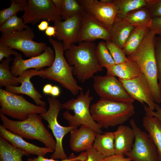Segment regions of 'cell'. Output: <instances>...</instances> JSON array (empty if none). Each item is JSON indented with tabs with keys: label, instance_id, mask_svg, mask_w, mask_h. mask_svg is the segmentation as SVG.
<instances>
[{
	"label": "cell",
	"instance_id": "11",
	"mask_svg": "<svg viewBox=\"0 0 161 161\" xmlns=\"http://www.w3.org/2000/svg\"><path fill=\"white\" fill-rule=\"evenodd\" d=\"M130 124L135 139L131 150L124 155L132 161H159L156 147L148 133L138 127L133 119L130 120Z\"/></svg>",
	"mask_w": 161,
	"mask_h": 161
},
{
	"label": "cell",
	"instance_id": "38",
	"mask_svg": "<svg viewBox=\"0 0 161 161\" xmlns=\"http://www.w3.org/2000/svg\"><path fill=\"white\" fill-rule=\"evenodd\" d=\"M19 53L9 46L0 43V61H2L4 58H7L11 55L16 56Z\"/></svg>",
	"mask_w": 161,
	"mask_h": 161
},
{
	"label": "cell",
	"instance_id": "35",
	"mask_svg": "<svg viewBox=\"0 0 161 161\" xmlns=\"http://www.w3.org/2000/svg\"><path fill=\"white\" fill-rule=\"evenodd\" d=\"M105 42L115 64H121L128 61V58L123 48L111 41H107Z\"/></svg>",
	"mask_w": 161,
	"mask_h": 161
},
{
	"label": "cell",
	"instance_id": "34",
	"mask_svg": "<svg viewBox=\"0 0 161 161\" xmlns=\"http://www.w3.org/2000/svg\"><path fill=\"white\" fill-rule=\"evenodd\" d=\"M29 26L25 24L22 18L17 15L11 17L0 25V31L2 34H8L22 30Z\"/></svg>",
	"mask_w": 161,
	"mask_h": 161
},
{
	"label": "cell",
	"instance_id": "44",
	"mask_svg": "<svg viewBox=\"0 0 161 161\" xmlns=\"http://www.w3.org/2000/svg\"><path fill=\"white\" fill-rule=\"evenodd\" d=\"M69 159L68 158L65 160L60 161L55 160L52 159H48L45 158L44 157L42 156H38L36 158H29L27 159V161H68Z\"/></svg>",
	"mask_w": 161,
	"mask_h": 161
},
{
	"label": "cell",
	"instance_id": "45",
	"mask_svg": "<svg viewBox=\"0 0 161 161\" xmlns=\"http://www.w3.org/2000/svg\"><path fill=\"white\" fill-rule=\"evenodd\" d=\"M55 28L54 26H49L45 31L46 35L50 38L52 36L55 37Z\"/></svg>",
	"mask_w": 161,
	"mask_h": 161
},
{
	"label": "cell",
	"instance_id": "15",
	"mask_svg": "<svg viewBox=\"0 0 161 161\" xmlns=\"http://www.w3.org/2000/svg\"><path fill=\"white\" fill-rule=\"evenodd\" d=\"M86 12L106 26L110 27L115 21L118 13L117 6L113 1L101 0H79Z\"/></svg>",
	"mask_w": 161,
	"mask_h": 161
},
{
	"label": "cell",
	"instance_id": "6",
	"mask_svg": "<svg viewBox=\"0 0 161 161\" xmlns=\"http://www.w3.org/2000/svg\"><path fill=\"white\" fill-rule=\"evenodd\" d=\"M90 90L87 89L85 93L80 91L76 98H72L62 104V108L66 109L63 114V118L69 126H78L85 125L96 133L103 134L101 127L93 120L90 112V104L93 99Z\"/></svg>",
	"mask_w": 161,
	"mask_h": 161
},
{
	"label": "cell",
	"instance_id": "29",
	"mask_svg": "<svg viewBox=\"0 0 161 161\" xmlns=\"http://www.w3.org/2000/svg\"><path fill=\"white\" fill-rule=\"evenodd\" d=\"M29 155L0 137V161H23V156Z\"/></svg>",
	"mask_w": 161,
	"mask_h": 161
},
{
	"label": "cell",
	"instance_id": "26",
	"mask_svg": "<svg viewBox=\"0 0 161 161\" xmlns=\"http://www.w3.org/2000/svg\"><path fill=\"white\" fill-rule=\"evenodd\" d=\"M92 147L105 157L115 154L113 132L97 133Z\"/></svg>",
	"mask_w": 161,
	"mask_h": 161
},
{
	"label": "cell",
	"instance_id": "25",
	"mask_svg": "<svg viewBox=\"0 0 161 161\" xmlns=\"http://www.w3.org/2000/svg\"><path fill=\"white\" fill-rule=\"evenodd\" d=\"M55 7L59 12L64 21L85 12L78 0H52Z\"/></svg>",
	"mask_w": 161,
	"mask_h": 161
},
{
	"label": "cell",
	"instance_id": "1",
	"mask_svg": "<svg viewBox=\"0 0 161 161\" xmlns=\"http://www.w3.org/2000/svg\"><path fill=\"white\" fill-rule=\"evenodd\" d=\"M96 46L94 42L85 41L79 43L78 45L73 44L65 51L66 60L73 67V75L82 83L103 70L96 57Z\"/></svg>",
	"mask_w": 161,
	"mask_h": 161
},
{
	"label": "cell",
	"instance_id": "40",
	"mask_svg": "<svg viewBox=\"0 0 161 161\" xmlns=\"http://www.w3.org/2000/svg\"><path fill=\"white\" fill-rule=\"evenodd\" d=\"M151 31L155 34L161 35V17L152 18Z\"/></svg>",
	"mask_w": 161,
	"mask_h": 161
},
{
	"label": "cell",
	"instance_id": "13",
	"mask_svg": "<svg viewBox=\"0 0 161 161\" xmlns=\"http://www.w3.org/2000/svg\"><path fill=\"white\" fill-rule=\"evenodd\" d=\"M98 39L110 41V28L85 12L82 14L77 42H94Z\"/></svg>",
	"mask_w": 161,
	"mask_h": 161
},
{
	"label": "cell",
	"instance_id": "41",
	"mask_svg": "<svg viewBox=\"0 0 161 161\" xmlns=\"http://www.w3.org/2000/svg\"><path fill=\"white\" fill-rule=\"evenodd\" d=\"M160 106L158 104L156 103L155 109L156 111L154 112L148 106H146L144 104L145 115L156 117L160 120L161 123V112L160 110Z\"/></svg>",
	"mask_w": 161,
	"mask_h": 161
},
{
	"label": "cell",
	"instance_id": "18",
	"mask_svg": "<svg viewBox=\"0 0 161 161\" xmlns=\"http://www.w3.org/2000/svg\"><path fill=\"white\" fill-rule=\"evenodd\" d=\"M42 69H28L23 72L18 76L19 86H8L5 90L9 92L18 94L25 95L31 97L36 105L46 107V102L41 100L42 96L34 86L30 79L35 76H40L42 74Z\"/></svg>",
	"mask_w": 161,
	"mask_h": 161
},
{
	"label": "cell",
	"instance_id": "48",
	"mask_svg": "<svg viewBox=\"0 0 161 161\" xmlns=\"http://www.w3.org/2000/svg\"><path fill=\"white\" fill-rule=\"evenodd\" d=\"M52 86V84L49 83L45 85L43 88V93L46 95H50Z\"/></svg>",
	"mask_w": 161,
	"mask_h": 161
},
{
	"label": "cell",
	"instance_id": "42",
	"mask_svg": "<svg viewBox=\"0 0 161 161\" xmlns=\"http://www.w3.org/2000/svg\"><path fill=\"white\" fill-rule=\"evenodd\" d=\"M102 161H132V160L129 157H125L124 154H115L104 157Z\"/></svg>",
	"mask_w": 161,
	"mask_h": 161
},
{
	"label": "cell",
	"instance_id": "4",
	"mask_svg": "<svg viewBox=\"0 0 161 161\" xmlns=\"http://www.w3.org/2000/svg\"><path fill=\"white\" fill-rule=\"evenodd\" d=\"M48 40L54 49L55 59L51 66L42 69V73L40 77L57 82L73 95H77L83 90V88L78 85L73 76V67L69 65L64 55L62 43L51 38Z\"/></svg>",
	"mask_w": 161,
	"mask_h": 161
},
{
	"label": "cell",
	"instance_id": "28",
	"mask_svg": "<svg viewBox=\"0 0 161 161\" xmlns=\"http://www.w3.org/2000/svg\"><path fill=\"white\" fill-rule=\"evenodd\" d=\"M150 31V28L148 27H134L123 48L126 55L129 56L133 55Z\"/></svg>",
	"mask_w": 161,
	"mask_h": 161
},
{
	"label": "cell",
	"instance_id": "3",
	"mask_svg": "<svg viewBox=\"0 0 161 161\" xmlns=\"http://www.w3.org/2000/svg\"><path fill=\"white\" fill-rule=\"evenodd\" d=\"M0 117L2 125L11 132L23 138L37 140L55 150L56 141L43 123L40 115L32 113L26 119L18 121L10 119L1 114Z\"/></svg>",
	"mask_w": 161,
	"mask_h": 161
},
{
	"label": "cell",
	"instance_id": "16",
	"mask_svg": "<svg viewBox=\"0 0 161 161\" xmlns=\"http://www.w3.org/2000/svg\"><path fill=\"white\" fill-rule=\"evenodd\" d=\"M129 95L142 104L146 103L152 110L155 109V103L148 82L142 73L130 80L118 78Z\"/></svg>",
	"mask_w": 161,
	"mask_h": 161
},
{
	"label": "cell",
	"instance_id": "43",
	"mask_svg": "<svg viewBox=\"0 0 161 161\" xmlns=\"http://www.w3.org/2000/svg\"><path fill=\"white\" fill-rule=\"evenodd\" d=\"M68 161H86L87 157L86 151L83 152L78 156H76L74 153H71L68 157Z\"/></svg>",
	"mask_w": 161,
	"mask_h": 161
},
{
	"label": "cell",
	"instance_id": "17",
	"mask_svg": "<svg viewBox=\"0 0 161 161\" xmlns=\"http://www.w3.org/2000/svg\"><path fill=\"white\" fill-rule=\"evenodd\" d=\"M82 16L78 15L54 23L55 37L58 41H62L64 51L69 49L72 44L77 42Z\"/></svg>",
	"mask_w": 161,
	"mask_h": 161
},
{
	"label": "cell",
	"instance_id": "32",
	"mask_svg": "<svg viewBox=\"0 0 161 161\" xmlns=\"http://www.w3.org/2000/svg\"><path fill=\"white\" fill-rule=\"evenodd\" d=\"M95 54L97 61L102 67L106 69L115 64L106 42L101 41L97 44L96 47Z\"/></svg>",
	"mask_w": 161,
	"mask_h": 161
},
{
	"label": "cell",
	"instance_id": "30",
	"mask_svg": "<svg viewBox=\"0 0 161 161\" xmlns=\"http://www.w3.org/2000/svg\"><path fill=\"white\" fill-rule=\"evenodd\" d=\"M113 2L118 8L115 20L123 19L131 11L147 5L146 0H113Z\"/></svg>",
	"mask_w": 161,
	"mask_h": 161
},
{
	"label": "cell",
	"instance_id": "12",
	"mask_svg": "<svg viewBox=\"0 0 161 161\" xmlns=\"http://www.w3.org/2000/svg\"><path fill=\"white\" fill-rule=\"evenodd\" d=\"M22 18L26 24H35L41 19L55 23L61 19L60 13L52 0H28Z\"/></svg>",
	"mask_w": 161,
	"mask_h": 161
},
{
	"label": "cell",
	"instance_id": "33",
	"mask_svg": "<svg viewBox=\"0 0 161 161\" xmlns=\"http://www.w3.org/2000/svg\"><path fill=\"white\" fill-rule=\"evenodd\" d=\"M10 2L9 7L0 11V25L11 17L17 15L18 13L24 11L27 1L13 0Z\"/></svg>",
	"mask_w": 161,
	"mask_h": 161
},
{
	"label": "cell",
	"instance_id": "20",
	"mask_svg": "<svg viewBox=\"0 0 161 161\" xmlns=\"http://www.w3.org/2000/svg\"><path fill=\"white\" fill-rule=\"evenodd\" d=\"M97 133L91 128L81 125L70 132L69 145L74 151L80 152L92 147Z\"/></svg>",
	"mask_w": 161,
	"mask_h": 161
},
{
	"label": "cell",
	"instance_id": "27",
	"mask_svg": "<svg viewBox=\"0 0 161 161\" xmlns=\"http://www.w3.org/2000/svg\"><path fill=\"white\" fill-rule=\"evenodd\" d=\"M152 19L150 12L146 6L131 11L123 19L134 27L150 28Z\"/></svg>",
	"mask_w": 161,
	"mask_h": 161
},
{
	"label": "cell",
	"instance_id": "39",
	"mask_svg": "<svg viewBox=\"0 0 161 161\" xmlns=\"http://www.w3.org/2000/svg\"><path fill=\"white\" fill-rule=\"evenodd\" d=\"M86 151L87 157L86 161H102L105 157L93 147L87 150Z\"/></svg>",
	"mask_w": 161,
	"mask_h": 161
},
{
	"label": "cell",
	"instance_id": "49",
	"mask_svg": "<svg viewBox=\"0 0 161 161\" xmlns=\"http://www.w3.org/2000/svg\"><path fill=\"white\" fill-rule=\"evenodd\" d=\"M160 111L161 112V106H160Z\"/></svg>",
	"mask_w": 161,
	"mask_h": 161
},
{
	"label": "cell",
	"instance_id": "47",
	"mask_svg": "<svg viewBox=\"0 0 161 161\" xmlns=\"http://www.w3.org/2000/svg\"><path fill=\"white\" fill-rule=\"evenodd\" d=\"M37 27L39 30L43 31H45L49 27V22L46 21H42Z\"/></svg>",
	"mask_w": 161,
	"mask_h": 161
},
{
	"label": "cell",
	"instance_id": "21",
	"mask_svg": "<svg viewBox=\"0 0 161 161\" xmlns=\"http://www.w3.org/2000/svg\"><path fill=\"white\" fill-rule=\"evenodd\" d=\"M115 154H124L130 151L135 139L134 131L131 127L120 125L113 132Z\"/></svg>",
	"mask_w": 161,
	"mask_h": 161
},
{
	"label": "cell",
	"instance_id": "31",
	"mask_svg": "<svg viewBox=\"0 0 161 161\" xmlns=\"http://www.w3.org/2000/svg\"><path fill=\"white\" fill-rule=\"evenodd\" d=\"M13 59L10 57L3 60L0 64V86H17L19 83L18 77L13 74L10 66V62Z\"/></svg>",
	"mask_w": 161,
	"mask_h": 161
},
{
	"label": "cell",
	"instance_id": "36",
	"mask_svg": "<svg viewBox=\"0 0 161 161\" xmlns=\"http://www.w3.org/2000/svg\"><path fill=\"white\" fill-rule=\"evenodd\" d=\"M155 49L157 69L158 81L161 88V35L158 37H155Z\"/></svg>",
	"mask_w": 161,
	"mask_h": 161
},
{
	"label": "cell",
	"instance_id": "2",
	"mask_svg": "<svg viewBox=\"0 0 161 161\" xmlns=\"http://www.w3.org/2000/svg\"><path fill=\"white\" fill-rule=\"evenodd\" d=\"M155 35L150 31L143 39L135 53L129 57L139 67L146 78L155 103H161V88L158 79L155 49Z\"/></svg>",
	"mask_w": 161,
	"mask_h": 161
},
{
	"label": "cell",
	"instance_id": "7",
	"mask_svg": "<svg viewBox=\"0 0 161 161\" xmlns=\"http://www.w3.org/2000/svg\"><path fill=\"white\" fill-rule=\"evenodd\" d=\"M0 114L23 120L30 114H41L47 110L44 106L32 103L27 100L22 95H18L0 89Z\"/></svg>",
	"mask_w": 161,
	"mask_h": 161
},
{
	"label": "cell",
	"instance_id": "10",
	"mask_svg": "<svg viewBox=\"0 0 161 161\" xmlns=\"http://www.w3.org/2000/svg\"><path fill=\"white\" fill-rule=\"evenodd\" d=\"M93 87L100 99L133 104L134 100L116 77L106 75L93 77Z\"/></svg>",
	"mask_w": 161,
	"mask_h": 161
},
{
	"label": "cell",
	"instance_id": "22",
	"mask_svg": "<svg viewBox=\"0 0 161 161\" xmlns=\"http://www.w3.org/2000/svg\"><path fill=\"white\" fill-rule=\"evenodd\" d=\"M128 61L123 63L115 64L107 68L106 75H111L124 80H130L138 76L140 70L136 63L128 57Z\"/></svg>",
	"mask_w": 161,
	"mask_h": 161
},
{
	"label": "cell",
	"instance_id": "14",
	"mask_svg": "<svg viewBox=\"0 0 161 161\" xmlns=\"http://www.w3.org/2000/svg\"><path fill=\"white\" fill-rule=\"evenodd\" d=\"M55 57L54 49L49 46H47L45 50L40 55L27 59H23L21 54L19 53L13 59L10 70L13 75L17 77L30 69L39 70L45 67L51 66Z\"/></svg>",
	"mask_w": 161,
	"mask_h": 161
},
{
	"label": "cell",
	"instance_id": "46",
	"mask_svg": "<svg viewBox=\"0 0 161 161\" xmlns=\"http://www.w3.org/2000/svg\"><path fill=\"white\" fill-rule=\"evenodd\" d=\"M60 92V90L59 87L55 85L52 86L50 95L52 97H56L59 95Z\"/></svg>",
	"mask_w": 161,
	"mask_h": 161
},
{
	"label": "cell",
	"instance_id": "9",
	"mask_svg": "<svg viewBox=\"0 0 161 161\" xmlns=\"http://www.w3.org/2000/svg\"><path fill=\"white\" fill-rule=\"evenodd\" d=\"M35 37L32 29L28 27L21 30L2 34L0 43L18 50L26 57L30 58L41 54L47 47L46 43L34 41L33 39Z\"/></svg>",
	"mask_w": 161,
	"mask_h": 161
},
{
	"label": "cell",
	"instance_id": "8",
	"mask_svg": "<svg viewBox=\"0 0 161 161\" xmlns=\"http://www.w3.org/2000/svg\"><path fill=\"white\" fill-rule=\"evenodd\" d=\"M47 100L49 105L48 110L45 112L40 114L42 119L48 123V127L51 129L55 138L56 147L55 150L51 156L53 159H67L62 145V140L64 136L77 127L69 126H64L61 125L58 121V117L62 108V104L55 97H49Z\"/></svg>",
	"mask_w": 161,
	"mask_h": 161
},
{
	"label": "cell",
	"instance_id": "5",
	"mask_svg": "<svg viewBox=\"0 0 161 161\" xmlns=\"http://www.w3.org/2000/svg\"><path fill=\"white\" fill-rule=\"evenodd\" d=\"M93 120L102 128L121 125L135 113L133 104L100 99L90 106Z\"/></svg>",
	"mask_w": 161,
	"mask_h": 161
},
{
	"label": "cell",
	"instance_id": "19",
	"mask_svg": "<svg viewBox=\"0 0 161 161\" xmlns=\"http://www.w3.org/2000/svg\"><path fill=\"white\" fill-rule=\"evenodd\" d=\"M0 137L6 141L30 155H35L44 157L47 153L54 151L47 147H40L28 142L22 137L6 129L2 125H0Z\"/></svg>",
	"mask_w": 161,
	"mask_h": 161
},
{
	"label": "cell",
	"instance_id": "24",
	"mask_svg": "<svg viewBox=\"0 0 161 161\" xmlns=\"http://www.w3.org/2000/svg\"><path fill=\"white\" fill-rule=\"evenodd\" d=\"M143 125L155 145L159 161H161V123L157 117L145 115Z\"/></svg>",
	"mask_w": 161,
	"mask_h": 161
},
{
	"label": "cell",
	"instance_id": "37",
	"mask_svg": "<svg viewBox=\"0 0 161 161\" xmlns=\"http://www.w3.org/2000/svg\"><path fill=\"white\" fill-rule=\"evenodd\" d=\"M146 7L153 17H161V0H146Z\"/></svg>",
	"mask_w": 161,
	"mask_h": 161
},
{
	"label": "cell",
	"instance_id": "23",
	"mask_svg": "<svg viewBox=\"0 0 161 161\" xmlns=\"http://www.w3.org/2000/svg\"><path fill=\"white\" fill-rule=\"evenodd\" d=\"M134 28L123 19L115 20L110 27V41L123 48Z\"/></svg>",
	"mask_w": 161,
	"mask_h": 161
}]
</instances>
